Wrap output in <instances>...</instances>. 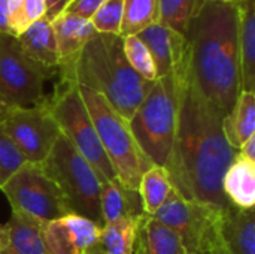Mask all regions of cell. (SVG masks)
I'll return each instance as SVG.
<instances>
[{
    "instance_id": "obj_3",
    "label": "cell",
    "mask_w": 255,
    "mask_h": 254,
    "mask_svg": "<svg viewBox=\"0 0 255 254\" xmlns=\"http://www.w3.org/2000/svg\"><path fill=\"white\" fill-rule=\"evenodd\" d=\"M58 70L67 72L78 85L103 96L127 120L152 85L128 64L120 34L96 33L81 52L72 61L60 64Z\"/></svg>"
},
{
    "instance_id": "obj_15",
    "label": "cell",
    "mask_w": 255,
    "mask_h": 254,
    "mask_svg": "<svg viewBox=\"0 0 255 254\" xmlns=\"http://www.w3.org/2000/svg\"><path fill=\"white\" fill-rule=\"evenodd\" d=\"M51 25L57 40L60 64L72 61L97 33L90 19H84L67 12L57 16Z\"/></svg>"
},
{
    "instance_id": "obj_11",
    "label": "cell",
    "mask_w": 255,
    "mask_h": 254,
    "mask_svg": "<svg viewBox=\"0 0 255 254\" xmlns=\"http://www.w3.org/2000/svg\"><path fill=\"white\" fill-rule=\"evenodd\" d=\"M0 124L27 163L40 165L61 135L46 97L31 106L10 108Z\"/></svg>"
},
{
    "instance_id": "obj_25",
    "label": "cell",
    "mask_w": 255,
    "mask_h": 254,
    "mask_svg": "<svg viewBox=\"0 0 255 254\" xmlns=\"http://www.w3.org/2000/svg\"><path fill=\"white\" fill-rule=\"evenodd\" d=\"M158 22L187 36L193 21L208 0H157Z\"/></svg>"
},
{
    "instance_id": "obj_20",
    "label": "cell",
    "mask_w": 255,
    "mask_h": 254,
    "mask_svg": "<svg viewBox=\"0 0 255 254\" xmlns=\"http://www.w3.org/2000/svg\"><path fill=\"white\" fill-rule=\"evenodd\" d=\"M134 254H185V250L170 228L143 214L137 226Z\"/></svg>"
},
{
    "instance_id": "obj_18",
    "label": "cell",
    "mask_w": 255,
    "mask_h": 254,
    "mask_svg": "<svg viewBox=\"0 0 255 254\" xmlns=\"http://www.w3.org/2000/svg\"><path fill=\"white\" fill-rule=\"evenodd\" d=\"M223 192L230 205L251 210L255 205V162L236 154L223 178Z\"/></svg>"
},
{
    "instance_id": "obj_5",
    "label": "cell",
    "mask_w": 255,
    "mask_h": 254,
    "mask_svg": "<svg viewBox=\"0 0 255 254\" xmlns=\"http://www.w3.org/2000/svg\"><path fill=\"white\" fill-rule=\"evenodd\" d=\"M178 115L176 82L172 73L157 78L131 118V133L143 156L157 166H166L175 139Z\"/></svg>"
},
{
    "instance_id": "obj_34",
    "label": "cell",
    "mask_w": 255,
    "mask_h": 254,
    "mask_svg": "<svg viewBox=\"0 0 255 254\" xmlns=\"http://www.w3.org/2000/svg\"><path fill=\"white\" fill-rule=\"evenodd\" d=\"M10 108H13V106H10L1 96H0V123L4 120V117L7 115V112L10 111Z\"/></svg>"
},
{
    "instance_id": "obj_31",
    "label": "cell",
    "mask_w": 255,
    "mask_h": 254,
    "mask_svg": "<svg viewBox=\"0 0 255 254\" xmlns=\"http://www.w3.org/2000/svg\"><path fill=\"white\" fill-rule=\"evenodd\" d=\"M22 6L28 24L45 16V0H22Z\"/></svg>"
},
{
    "instance_id": "obj_13",
    "label": "cell",
    "mask_w": 255,
    "mask_h": 254,
    "mask_svg": "<svg viewBox=\"0 0 255 254\" xmlns=\"http://www.w3.org/2000/svg\"><path fill=\"white\" fill-rule=\"evenodd\" d=\"M136 36H139L151 51L158 78L172 72L176 60L188 46V40L185 36L160 22L149 25Z\"/></svg>"
},
{
    "instance_id": "obj_10",
    "label": "cell",
    "mask_w": 255,
    "mask_h": 254,
    "mask_svg": "<svg viewBox=\"0 0 255 254\" xmlns=\"http://www.w3.org/2000/svg\"><path fill=\"white\" fill-rule=\"evenodd\" d=\"M0 190L9 201L12 213L37 223L70 214L58 187L39 163H25Z\"/></svg>"
},
{
    "instance_id": "obj_9",
    "label": "cell",
    "mask_w": 255,
    "mask_h": 254,
    "mask_svg": "<svg viewBox=\"0 0 255 254\" xmlns=\"http://www.w3.org/2000/svg\"><path fill=\"white\" fill-rule=\"evenodd\" d=\"M57 72L31 60L16 36L0 31V96L10 106H31L45 99V82Z\"/></svg>"
},
{
    "instance_id": "obj_19",
    "label": "cell",
    "mask_w": 255,
    "mask_h": 254,
    "mask_svg": "<svg viewBox=\"0 0 255 254\" xmlns=\"http://www.w3.org/2000/svg\"><path fill=\"white\" fill-rule=\"evenodd\" d=\"M226 254H255V211L230 205L224 210Z\"/></svg>"
},
{
    "instance_id": "obj_1",
    "label": "cell",
    "mask_w": 255,
    "mask_h": 254,
    "mask_svg": "<svg viewBox=\"0 0 255 254\" xmlns=\"http://www.w3.org/2000/svg\"><path fill=\"white\" fill-rule=\"evenodd\" d=\"M178 93L173 147L166 171L173 190L190 201L226 210L230 207L223 178L238 151L226 139L224 114L200 91L190 66V45L172 72Z\"/></svg>"
},
{
    "instance_id": "obj_7",
    "label": "cell",
    "mask_w": 255,
    "mask_h": 254,
    "mask_svg": "<svg viewBox=\"0 0 255 254\" xmlns=\"http://www.w3.org/2000/svg\"><path fill=\"white\" fill-rule=\"evenodd\" d=\"M40 165L58 187L69 213L103 226L100 211L102 181L94 168L63 135H60L51 153Z\"/></svg>"
},
{
    "instance_id": "obj_32",
    "label": "cell",
    "mask_w": 255,
    "mask_h": 254,
    "mask_svg": "<svg viewBox=\"0 0 255 254\" xmlns=\"http://www.w3.org/2000/svg\"><path fill=\"white\" fill-rule=\"evenodd\" d=\"M73 0H45V16L49 22H52L57 16L64 13Z\"/></svg>"
},
{
    "instance_id": "obj_16",
    "label": "cell",
    "mask_w": 255,
    "mask_h": 254,
    "mask_svg": "<svg viewBox=\"0 0 255 254\" xmlns=\"http://www.w3.org/2000/svg\"><path fill=\"white\" fill-rule=\"evenodd\" d=\"M16 39L24 52L31 60L58 73L60 57L57 49V40L52 25L46 18H40L31 22L21 34L16 36Z\"/></svg>"
},
{
    "instance_id": "obj_17",
    "label": "cell",
    "mask_w": 255,
    "mask_h": 254,
    "mask_svg": "<svg viewBox=\"0 0 255 254\" xmlns=\"http://www.w3.org/2000/svg\"><path fill=\"white\" fill-rule=\"evenodd\" d=\"M100 211L103 225L127 217H142L145 214L139 192L124 186L118 178L102 183Z\"/></svg>"
},
{
    "instance_id": "obj_33",
    "label": "cell",
    "mask_w": 255,
    "mask_h": 254,
    "mask_svg": "<svg viewBox=\"0 0 255 254\" xmlns=\"http://www.w3.org/2000/svg\"><path fill=\"white\" fill-rule=\"evenodd\" d=\"M239 154H242L244 157H247L248 160L251 162H255V135L251 136L238 151Z\"/></svg>"
},
{
    "instance_id": "obj_2",
    "label": "cell",
    "mask_w": 255,
    "mask_h": 254,
    "mask_svg": "<svg viewBox=\"0 0 255 254\" xmlns=\"http://www.w3.org/2000/svg\"><path fill=\"white\" fill-rule=\"evenodd\" d=\"M185 37L197 87L226 117L241 93L236 3L208 0Z\"/></svg>"
},
{
    "instance_id": "obj_24",
    "label": "cell",
    "mask_w": 255,
    "mask_h": 254,
    "mask_svg": "<svg viewBox=\"0 0 255 254\" xmlns=\"http://www.w3.org/2000/svg\"><path fill=\"white\" fill-rule=\"evenodd\" d=\"M172 190L173 187L170 184L166 168L152 165L149 169H146L140 177L137 187L143 213L148 216H154L164 205Z\"/></svg>"
},
{
    "instance_id": "obj_12",
    "label": "cell",
    "mask_w": 255,
    "mask_h": 254,
    "mask_svg": "<svg viewBox=\"0 0 255 254\" xmlns=\"http://www.w3.org/2000/svg\"><path fill=\"white\" fill-rule=\"evenodd\" d=\"M102 226L78 214H66L57 220L40 223L48 254H93Z\"/></svg>"
},
{
    "instance_id": "obj_35",
    "label": "cell",
    "mask_w": 255,
    "mask_h": 254,
    "mask_svg": "<svg viewBox=\"0 0 255 254\" xmlns=\"http://www.w3.org/2000/svg\"><path fill=\"white\" fill-rule=\"evenodd\" d=\"M6 241H7V226H6V223L4 225L0 223V253L3 252V249L6 246Z\"/></svg>"
},
{
    "instance_id": "obj_26",
    "label": "cell",
    "mask_w": 255,
    "mask_h": 254,
    "mask_svg": "<svg viewBox=\"0 0 255 254\" xmlns=\"http://www.w3.org/2000/svg\"><path fill=\"white\" fill-rule=\"evenodd\" d=\"M155 22H158L157 0H124L120 36L139 34Z\"/></svg>"
},
{
    "instance_id": "obj_8",
    "label": "cell",
    "mask_w": 255,
    "mask_h": 254,
    "mask_svg": "<svg viewBox=\"0 0 255 254\" xmlns=\"http://www.w3.org/2000/svg\"><path fill=\"white\" fill-rule=\"evenodd\" d=\"M152 217L178 235L185 254H226L224 210L185 199L172 190Z\"/></svg>"
},
{
    "instance_id": "obj_28",
    "label": "cell",
    "mask_w": 255,
    "mask_h": 254,
    "mask_svg": "<svg viewBox=\"0 0 255 254\" xmlns=\"http://www.w3.org/2000/svg\"><path fill=\"white\" fill-rule=\"evenodd\" d=\"M124 0H106L91 16V24L97 33L120 34Z\"/></svg>"
},
{
    "instance_id": "obj_30",
    "label": "cell",
    "mask_w": 255,
    "mask_h": 254,
    "mask_svg": "<svg viewBox=\"0 0 255 254\" xmlns=\"http://www.w3.org/2000/svg\"><path fill=\"white\" fill-rule=\"evenodd\" d=\"M106 0H73L67 7V13H73L84 19H91L96 10L105 3Z\"/></svg>"
},
{
    "instance_id": "obj_36",
    "label": "cell",
    "mask_w": 255,
    "mask_h": 254,
    "mask_svg": "<svg viewBox=\"0 0 255 254\" xmlns=\"http://www.w3.org/2000/svg\"><path fill=\"white\" fill-rule=\"evenodd\" d=\"M214 1H220V3H235L236 0H214Z\"/></svg>"
},
{
    "instance_id": "obj_22",
    "label": "cell",
    "mask_w": 255,
    "mask_h": 254,
    "mask_svg": "<svg viewBox=\"0 0 255 254\" xmlns=\"http://www.w3.org/2000/svg\"><path fill=\"white\" fill-rule=\"evenodd\" d=\"M6 226L7 241L0 254H48L40 232V223L12 213Z\"/></svg>"
},
{
    "instance_id": "obj_14",
    "label": "cell",
    "mask_w": 255,
    "mask_h": 254,
    "mask_svg": "<svg viewBox=\"0 0 255 254\" xmlns=\"http://www.w3.org/2000/svg\"><path fill=\"white\" fill-rule=\"evenodd\" d=\"M241 91L255 93V0H236Z\"/></svg>"
},
{
    "instance_id": "obj_4",
    "label": "cell",
    "mask_w": 255,
    "mask_h": 254,
    "mask_svg": "<svg viewBox=\"0 0 255 254\" xmlns=\"http://www.w3.org/2000/svg\"><path fill=\"white\" fill-rule=\"evenodd\" d=\"M57 75L58 82L46 100L61 135L94 168L102 183L117 180L114 166L102 147L78 84L67 72L58 70Z\"/></svg>"
},
{
    "instance_id": "obj_27",
    "label": "cell",
    "mask_w": 255,
    "mask_h": 254,
    "mask_svg": "<svg viewBox=\"0 0 255 254\" xmlns=\"http://www.w3.org/2000/svg\"><path fill=\"white\" fill-rule=\"evenodd\" d=\"M123 49H124V55L128 61V64L131 66V69L140 75L143 79L154 82L158 75H157V67L154 63V58L151 55V51L148 49V46L143 43V40L136 36H124L123 37Z\"/></svg>"
},
{
    "instance_id": "obj_29",
    "label": "cell",
    "mask_w": 255,
    "mask_h": 254,
    "mask_svg": "<svg viewBox=\"0 0 255 254\" xmlns=\"http://www.w3.org/2000/svg\"><path fill=\"white\" fill-rule=\"evenodd\" d=\"M25 159L0 124V189L25 165Z\"/></svg>"
},
{
    "instance_id": "obj_21",
    "label": "cell",
    "mask_w": 255,
    "mask_h": 254,
    "mask_svg": "<svg viewBox=\"0 0 255 254\" xmlns=\"http://www.w3.org/2000/svg\"><path fill=\"white\" fill-rule=\"evenodd\" d=\"M223 129L227 142L236 151L255 135V93L241 91L232 111L224 117Z\"/></svg>"
},
{
    "instance_id": "obj_6",
    "label": "cell",
    "mask_w": 255,
    "mask_h": 254,
    "mask_svg": "<svg viewBox=\"0 0 255 254\" xmlns=\"http://www.w3.org/2000/svg\"><path fill=\"white\" fill-rule=\"evenodd\" d=\"M78 87L117 178L124 186L137 190L140 177L152 163L140 151L128 120L115 111L99 93L87 87Z\"/></svg>"
},
{
    "instance_id": "obj_23",
    "label": "cell",
    "mask_w": 255,
    "mask_h": 254,
    "mask_svg": "<svg viewBox=\"0 0 255 254\" xmlns=\"http://www.w3.org/2000/svg\"><path fill=\"white\" fill-rule=\"evenodd\" d=\"M139 220L140 217H127L103 225L93 254H134Z\"/></svg>"
}]
</instances>
